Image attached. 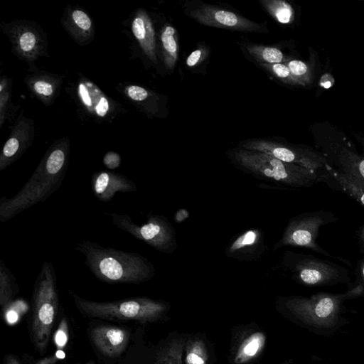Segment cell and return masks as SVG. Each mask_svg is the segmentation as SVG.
Segmentation results:
<instances>
[{
  "label": "cell",
  "instance_id": "obj_1",
  "mask_svg": "<svg viewBox=\"0 0 364 364\" xmlns=\"http://www.w3.org/2000/svg\"><path fill=\"white\" fill-rule=\"evenodd\" d=\"M68 137L55 141L46 151L31 176L14 196L0 199V222L5 223L43 203L63 184L69 164Z\"/></svg>",
  "mask_w": 364,
  "mask_h": 364
},
{
  "label": "cell",
  "instance_id": "obj_2",
  "mask_svg": "<svg viewBox=\"0 0 364 364\" xmlns=\"http://www.w3.org/2000/svg\"><path fill=\"white\" fill-rule=\"evenodd\" d=\"M343 293L321 291L310 296H291L282 299L287 312L301 326L319 336H331L347 325L344 314L347 300L364 297L363 287L348 285Z\"/></svg>",
  "mask_w": 364,
  "mask_h": 364
},
{
  "label": "cell",
  "instance_id": "obj_3",
  "mask_svg": "<svg viewBox=\"0 0 364 364\" xmlns=\"http://www.w3.org/2000/svg\"><path fill=\"white\" fill-rule=\"evenodd\" d=\"M85 257V264L95 277L107 284H138L155 274L153 264L137 252H128L84 240L75 247Z\"/></svg>",
  "mask_w": 364,
  "mask_h": 364
},
{
  "label": "cell",
  "instance_id": "obj_4",
  "mask_svg": "<svg viewBox=\"0 0 364 364\" xmlns=\"http://www.w3.org/2000/svg\"><path fill=\"white\" fill-rule=\"evenodd\" d=\"M227 156L240 170L255 178L293 188H309L323 183L326 175L283 162L267 154L236 146Z\"/></svg>",
  "mask_w": 364,
  "mask_h": 364
},
{
  "label": "cell",
  "instance_id": "obj_5",
  "mask_svg": "<svg viewBox=\"0 0 364 364\" xmlns=\"http://www.w3.org/2000/svg\"><path fill=\"white\" fill-rule=\"evenodd\" d=\"M30 335L36 350L43 355L59 310L55 271L52 262L45 261L36 279L32 294Z\"/></svg>",
  "mask_w": 364,
  "mask_h": 364
},
{
  "label": "cell",
  "instance_id": "obj_6",
  "mask_svg": "<svg viewBox=\"0 0 364 364\" xmlns=\"http://www.w3.org/2000/svg\"><path fill=\"white\" fill-rule=\"evenodd\" d=\"M71 295L80 312L92 318L145 323L159 320L168 309L167 303L148 297L94 301L83 299L73 292Z\"/></svg>",
  "mask_w": 364,
  "mask_h": 364
},
{
  "label": "cell",
  "instance_id": "obj_7",
  "mask_svg": "<svg viewBox=\"0 0 364 364\" xmlns=\"http://www.w3.org/2000/svg\"><path fill=\"white\" fill-rule=\"evenodd\" d=\"M282 264L296 282L306 287H333L351 283L347 267L310 254L287 251Z\"/></svg>",
  "mask_w": 364,
  "mask_h": 364
},
{
  "label": "cell",
  "instance_id": "obj_8",
  "mask_svg": "<svg viewBox=\"0 0 364 364\" xmlns=\"http://www.w3.org/2000/svg\"><path fill=\"white\" fill-rule=\"evenodd\" d=\"M338 220L336 214L326 210L300 213L289 220L281 238L275 243L274 249L277 250L287 246L309 249L352 267V264L348 259L331 254L317 242L321 228Z\"/></svg>",
  "mask_w": 364,
  "mask_h": 364
},
{
  "label": "cell",
  "instance_id": "obj_9",
  "mask_svg": "<svg viewBox=\"0 0 364 364\" xmlns=\"http://www.w3.org/2000/svg\"><path fill=\"white\" fill-rule=\"evenodd\" d=\"M183 8L186 16L205 26L245 33L269 32L267 21H253L220 5L210 4L201 0H191L186 1Z\"/></svg>",
  "mask_w": 364,
  "mask_h": 364
},
{
  "label": "cell",
  "instance_id": "obj_10",
  "mask_svg": "<svg viewBox=\"0 0 364 364\" xmlns=\"http://www.w3.org/2000/svg\"><path fill=\"white\" fill-rule=\"evenodd\" d=\"M110 218L112 223L135 238L146 243L155 250L171 254L176 248V233L168 219L149 213L145 223H134L127 214L104 213Z\"/></svg>",
  "mask_w": 364,
  "mask_h": 364
},
{
  "label": "cell",
  "instance_id": "obj_11",
  "mask_svg": "<svg viewBox=\"0 0 364 364\" xmlns=\"http://www.w3.org/2000/svg\"><path fill=\"white\" fill-rule=\"evenodd\" d=\"M238 147L260 151L283 162L298 165L326 175L329 164L324 156L309 149L289 145L269 138H252L241 141Z\"/></svg>",
  "mask_w": 364,
  "mask_h": 364
},
{
  "label": "cell",
  "instance_id": "obj_12",
  "mask_svg": "<svg viewBox=\"0 0 364 364\" xmlns=\"http://www.w3.org/2000/svg\"><path fill=\"white\" fill-rule=\"evenodd\" d=\"M3 30L18 57L32 62L44 55L46 38L41 30L33 23L18 21L6 24Z\"/></svg>",
  "mask_w": 364,
  "mask_h": 364
},
{
  "label": "cell",
  "instance_id": "obj_13",
  "mask_svg": "<svg viewBox=\"0 0 364 364\" xmlns=\"http://www.w3.org/2000/svg\"><path fill=\"white\" fill-rule=\"evenodd\" d=\"M91 343L102 355L114 358L126 350L130 338L129 329L109 323H100L88 330Z\"/></svg>",
  "mask_w": 364,
  "mask_h": 364
},
{
  "label": "cell",
  "instance_id": "obj_14",
  "mask_svg": "<svg viewBox=\"0 0 364 364\" xmlns=\"http://www.w3.org/2000/svg\"><path fill=\"white\" fill-rule=\"evenodd\" d=\"M34 137L33 122L21 116L5 142L0 155V171L18 160L31 144Z\"/></svg>",
  "mask_w": 364,
  "mask_h": 364
},
{
  "label": "cell",
  "instance_id": "obj_15",
  "mask_svg": "<svg viewBox=\"0 0 364 364\" xmlns=\"http://www.w3.org/2000/svg\"><path fill=\"white\" fill-rule=\"evenodd\" d=\"M92 189L95 197L102 202L111 200L116 193L137 191L136 183L128 177L112 171H99L91 178Z\"/></svg>",
  "mask_w": 364,
  "mask_h": 364
},
{
  "label": "cell",
  "instance_id": "obj_16",
  "mask_svg": "<svg viewBox=\"0 0 364 364\" xmlns=\"http://www.w3.org/2000/svg\"><path fill=\"white\" fill-rule=\"evenodd\" d=\"M124 92L149 117L166 118L168 115L167 96L136 85L127 86Z\"/></svg>",
  "mask_w": 364,
  "mask_h": 364
},
{
  "label": "cell",
  "instance_id": "obj_17",
  "mask_svg": "<svg viewBox=\"0 0 364 364\" xmlns=\"http://www.w3.org/2000/svg\"><path fill=\"white\" fill-rule=\"evenodd\" d=\"M264 250V237L259 229L247 230L238 235L225 250V255L238 260L257 258Z\"/></svg>",
  "mask_w": 364,
  "mask_h": 364
},
{
  "label": "cell",
  "instance_id": "obj_18",
  "mask_svg": "<svg viewBox=\"0 0 364 364\" xmlns=\"http://www.w3.org/2000/svg\"><path fill=\"white\" fill-rule=\"evenodd\" d=\"M132 31L142 51L154 64L158 65V46L153 23L143 9L139 10L132 23Z\"/></svg>",
  "mask_w": 364,
  "mask_h": 364
},
{
  "label": "cell",
  "instance_id": "obj_19",
  "mask_svg": "<svg viewBox=\"0 0 364 364\" xmlns=\"http://www.w3.org/2000/svg\"><path fill=\"white\" fill-rule=\"evenodd\" d=\"M237 43L245 58L255 65L285 63L291 60L284 54L280 44L256 43L244 38Z\"/></svg>",
  "mask_w": 364,
  "mask_h": 364
},
{
  "label": "cell",
  "instance_id": "obj_20",
  "mask_svg": "<svg viewBox=\"0 0 364 364\" xmlns=\"http://www.w3.org/2000/svg\"><path fill=\"white\" fill-rule=\"evenodd\" d=\"M78 95L85 108L97 117L104 118L109 114L112 102L93 83L87 80L80 82Z\"/></svg>",
  "mask_w": 364,
  "mask_h": 364
},
{
  "label": "cell",
  "instance_id": "obj_21",
  "mask_svg": "<svg viewBox=\"0 0 364 364\" xmlns=\"http://www.w3.org/2000/svg\"><path fill=\"white\" fill-rule=\"evenodd\" d=\"M62 24L78 44H85L92 39V21L84 11L75 9L66 11L62 20Z\"/></svg>",
  "mask_w": 364,
  "mask_h": 364
},
{
  "label": "cell",
  "instance_id": "obj_22",
  "mask_svg": "<svg viewBox=\"0 0 364 364\" xmlns=\"http://www.w3.org/2000/svg\"><path fill=\"white\" fill-rule=\"evenodd\" d=\"M159 57L166 68L171 73L178 61L180 50L178 34L176 28L169 24H165L159 34Z\"/></svg>",
  "mask_w": 364,
  "mask_h": 364
},
{
  "label": "cell",
  "instance_id": "obj_23",
  "mask_svg": "<svg viewBox=\"0 0 364 364\" xmlns=\"http://www.w3.org/2000/svg\"><path fill=\"white\" fill-rule=\"evenodd\" d=\"M323 183L331 189L347 195L364 208V188L330 165Z\"/></svg>",
  "mask_w": 364,
  "mask_h": 364
},
{
  "label": "cell",
  "instance_id": "obj_24",
  "mask_svg": "<svg viewBox=\"0 0 364 364\" xmlns=\"http://www.w3.org/2000/svg\"><path fill=\"white\" fill-rule=\"evenodd\" d=\"M26 82L29 89L46 105L53 102L60 84V80L49 74L27 76Z\"/></svg>",
  "mask_w": 364,
  "mask_h": 364
},
{
  "label": "cell",
  "instance_id": "obj_25",
  "mask_svg": "<svg viewBox=\"0 0 364 364\" xmlns=\"http://www.w3.org/2000/svg\"><path fill=\"white\" fill-rule=\"evenodd\" d=\"M18 292L16 278L4 262L0 260V305L5 311L13 302Z\"/></svg>",
  "mask_w": 364,
  "mask_h": 364
},
{
  "label": "cell",
  "instance_id": "obj_26",
  "mask_svg": "<svg viewBox=\"0 0 364 364\" xmlns=\"http://www.w3.org/2000/svg\"><path fill=\"white\" fill-rule=\"evenodd\" d=\"M265 343V336L262 332H255L245 338L240 345L235 362L244 364L255 358L262 350Z\"/></svg>",
  "mask_w": 364,
  "mask_h": 364
},
{
  "label": "cell",
  "instance_id": "obj_27",
  "mask_svg": "<svg viewBox=\"0 0 364 364\" xmlns=\"http://www.w3.org/2000/svg\"><path fill=\"white\" fill-rule=\"evenodd\" d=\"M210 53L211 50L209 46L204 42L198 43L196 48L186 58V68L193 73L205 75Z\"/></svg>",
  "mask_w": 364,
  "mask_h": 364
},
{
  "label": "cell",
  "instance_id": "obj_28",
  "mask_svg": "<svg viewBox=\"0 0 364 364\" xmlns=\"http://www.w3.org/2000/svg\"><path fill=\"white\" fill-rule=\"evenodd\" d=\"M259 3L276 21L287 24L292 21L294 11L291 5L282 0H259Z\"/></svg>",
  "mask_w": 364,
  "mask_h": 364
},
{
  "label": "cell",
  "instance_id": "obj_29",
  "mask_svg": "<svg viewBox=\"0 0 364 364\" xmlns=\"http://www.w3.org/2000/svg\"><path fill=\"white\" fill-rule=\"evenodd\" d=\"M186 341L182 338L169 342L159 353L154 364H183L182 355Z\"/></svg>",
  "mask_w": 364,
  "mask_h": 364
},
{
  "label": "cell",
  "instance_id": "obj_30",
  "mask_svg": "<svg viewBox=\"0 0 364 364\" xmlns=\"http://www.w3.org/2000/svg\"><path fill=\"white\" fill-rule=\"evenodd\" d=\"M186 364H206L208 351L204 342L199 338H189L186 341Z\"/></svg>",
  "mask_w": 364,
  "mask_h": 364
},
{
  "label": "cell",
  "instance_id": "obj_31",
  "mask_svg": "<svg viewBox=\"0 0 364 364\" xmlns=\"http://www.w3.org/2000/svg\"><path fill=\"white\" fill-rule=\"evenodd\" d=\"M256 65L265 72L272 79L279 80L290 85H301L294 77L285 63L257 64Z\"/></svg>",
  "mask_w": 364,
  "mask_h": 364
},
{
  "label": "cell",
  "instance_id": "obj_32",
  "mask_svg": "<svg viewBox=\"0 0 364 364\" xmlns=\"http://www.w3.org/2000/svg\"><path fill=\"white\" fill-rule=\"evenodd\" d=\"M285 64L287 65L291 75L301 85L307 81L309 75V69L308 65L301 60H291Z\"/></svg>",
  "mask_w": 364,
  "mask_h": 364
},
{
  "label": "cell",
  "instance_id": "obj_33",
  "mask_svg": "<svg viewBox=\"0 0 364 364\" xmlns=\"http://www.w3.org/2000/svg\"><path fill=\"white\" fill-rule=\"evenodd\" d=\"M9 97V84L6 77H2L0 84V125L2 127L5 118L6 108Z\"/></svg>",
  "mask_w": 364,
  "mask_h": 364
},
{
  "label": "cell",
  "instance_id": "obj_34",
  "mask_svg": "<svg viewBox=\"0 0 364 364\" xmlns=\"http://www.w3.org/2000/svg\"><path fill=\"white\" fill-rule=\"evenodd\" d=\"M104 165L109 169H115L121 164V156L114 151H108L103 158Z\"/></svg>",
  "mask_w": 364,
  "mask_h": 364
},
{
  "label": "cell",
  "instance_id": "obj_35",
  "mask_svg": "<svg viewBox=\"0 0 364 364\" xmlns=\"http://www.w3.org/2000/svg\"><path fill=\"white\" fill-rule=\"evenodd\" d=\"M354 274L355 279L353 282L350 283L348 285H360L364 291V257H363L356 262Z\"/></svg>",
  "mask_w": 364,
  "mask_h": 364
},
{
  "label": "cell",
  "instance_id": "obj_36",
  "mask_svg": "<svg viewBox=\"0 0 364 364\" xmlns=\"http://www.w3.org/2000/svg\"><path fill=\"white\" fill-rule=\"evenodd\" d=\"M357 237L359 252L364 257V223L360 227Z\"/></svg>",
  "mask_w": 364,
  "mask_h": 364
},
{
  "label": "cell",
  "instance_id": "obj_37",
  "mask_svg": "<svg viewBox=\"0 0 364 364\" xmlns=\"http://www.w3.org/2000/svg\"><path fill=\"white\" fill-rule=\"evenodd\" d=\"M3 364H22L20 360L15 355L9 353L7 354L4 359Z\"/></svg>",
  "mask_w": 364,
  "mask_h": 364
},
{
  "label": "cell",
  "instance_id": "obj_38",
  "mask_svg": "<svg viewBox=\"0 0 364 364\" xmlns=\"http://www.w3.org/2000/svg\"><path fill=\"white\" fill-rule=\"evenodd\" d=\"M329 75H325L322 77V80L321 81V86L324 87L325 88H328L331 86L333 82V79Z\"/></svg>",
  "mask_w": 364,
  "mask_h": 364
},
{
  "label": "cell",
  "instance_id": "obj_39",
  "mask_svg": "<svg viewBox=\"0 0 364 364\" xmlns=\"http://www.w3.org/2000/svg\"><path fill=\"white\" fill-rule=\"evenodd\" d=\"M77 364H82V363H77ZM83 364H95L94 362L92 361H90V362H88V363H83Z\"/></svg>",
  "mask_w": 364,
  "mask_h": 364
}]
</instances>
